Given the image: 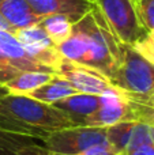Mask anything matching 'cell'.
I'll use <instances>...</instances> for the list:
<instances>
[{"mask_svg": "<svg viewBox=\"0 0 154 155\" xmlns=\"http://www.w3.org/2000/svg\"><path fill=\"white\" fill-rule=\"evenodd\" d=\"M56 48L64 59L97 70L108 79L122 57V44L111 31L97 5L72 25L70 37Z\"/></svg>", "mask_w": 154, "mask_h": 155, "instance_id": "obj_1", "label": "cell"}, {"mask_svg": "<svg viewBox=\"0 0 154 155\" xmlns=\"http://www.w3.org/2000/svg\"><path fill=\"white\" fill-rule=\"evenodd\" d=\"M74 127L60 110L27 95L0 98V131L45 140L52 134Z\"/></svg>", "mask_w": 154, "mask_h": 155, "instance_id": "obj_2", "label": "cell"}, {"mask_svg": "<svg viewBox=\"0 0 154 155\" xmlns=\"http://www.w3.org/2000/svg\"><path fill=\"white\" fill-rule=\"evenodd\" d=\"M109 82L132 95H146L154 90V65L132 46L122 44V57Z\"/></svg>", "mask_w": 154, "mask_h": 155, "instance_id": "obj_3", "label": "cell"}, {"mask_svg": "<svg viewBox=\"0 0 154 155\" xmlns=\"http://www.w3.org/2000/svg\"><path fill=\"white\" fill-rule=\"evenodd\" d=\"M94 3L120 44L132 46L147 33L134 0H94Z\"/></svg>", "mask_w": 154, "mask_h": 155, "instance_id": "obj_4", "label": "cell"}, {"mask_svg": "<svg viewBox=\"0 0 154 155\" xmlns=\"http://www.w3.org/2000/svg\"><path fill=\"white\" fill-rule=\"evenodd\" d=\"M102 143H106V127H70L44 140L52 155H76Z\"/></svg>", "mask_w": 154, "mask_h": 155, "instance_id": "obj_5", "label": "cell"}, {"mask_svg": "<svg viewBox=\"0 0 154 155\" xmlns=\"http://www.w3.org/2000/svg\"><path fill=\"white\" fill-rule=\"evenodd\" d=\"M27 71L56 74L51 68L35 61L23 49L14 33L0 30V86Z\"/></svg>", "mask_w": 154, "mask_h": 155, "instance_id": "obj_6", "label": "cell"}, {"mask_svg": "<svg viewBox=\"0 0 154 155\" xmlns=\"http://www.w3.org/2000/svg\"><path fill=\"white\" fill-rule=\"evenodd\" d=\"M14 35L35 61L51 68L57 74V68L64 57L40 23L16 30Z\"/></svg>", "mask_w": 154, "mask_h": 155, "instance_id": "obj_7", "label": "cell"}, {"mask_svg": "<svg viewBox=\"0 0 154 155\" xmlns=\"http://www.w3.org/2000/svg\"><path fill=\"white\" fill-rule=\"evenodd\" d=\"M57 74L64 78L75 88L76 93L102 95L105 93L119 90L109 82L108 78L97 70L67 59H63V61L60 63Z\"/></svg>", "mask_w": 154, "mask_h": 155, "instance_id": "obj_8", "label": "cell"}, {"mask_svg": "<svg viewBox=\"0 0 154 155\" xmlns=\"http://www.w3.org/2000/svg\"><path fill=\"white\" fill-rule=\"evenodd\" d=\"M120 121H132L130 97L122 90H115L100 95L98 107L86 118L85 127H109Z\"/></svg>", "mask_w": 154, "mask_h": 155, "instance_id": "obj_9", "label": "cell"}, {"mask_svg": "<svg viewBox=\"0 0 154 155\" xmlns=\"http://www.w3.org/2000/svg\"><path fill=\"white\" fill-rule=\"evenodd\" d=\"M41 16L63 15L71 23L79 22L95 7L94 0H26Z\"/></svg>", "mask_w": 154, "mask_h": 155, "instance_id": "obj_10", "label": "cell"}, {"mask_svg": "<svg viewBox=\"0 0 154 155\" xmlns=\"http://www.w3.org/2000/svg\"><path fill=\"white\" fill-rule=\"evenodd\" d=\"M98 104L100 95L76 93L56 102L52 106L60 110L72 123L74 127H85L86 118L94 113V110L98 107Z\"/></svg>", "mask_w": 154, "mask_h": 155, "instance_id": "obj_11", "label": "cell"}, {"mask_svg": "<svg viewBox=\"0 0 154 155\" xmlns=\"http://www.w3.org/2000/svg\"><path fill=\"white\" fill-rule=\"evenodd\" d=\"M0 16L7 22L14 33L19 29L40 23L44 19L26 0H0Z\"/></svg>", "mask_w": 154, "mask_h": 155, "instance_id": "obj_12", "label": "cell"}, {"mask_svg": "<svg viewBox=\"0 0 154 155\" xmlns=\"http://www.w3.org/2000/svg\"><path fill=\"white\" fill-rule=\"evenodd\" d=\"M0 155H52L45 146L33 143V137L0 131Z\"/></svg>", "mask_w": 154, "mask_h": 155, "instance_id": "obj_13", "label": "cell"}, {"mask_svg": "<svg viewBox=\"0 0 154 155\" xmlns=\"http://www.w3.org/2000/svg\"><path fill=\"white\" fill-rule=\"evenodd\" d=\"M74 94H76L75 88L63 76H60L59 74H55L51 80H48L35 90L27 93L26 95L40 102H44V104L53 105L67 97L74 95Z\"/></svg>", "mask_w": 154, "mask_h": 155, "instance_id": "obj_14", "label": "cell"}, {"mask_svg": "<svg viewBox=\"0 0 154 155\" xmlns=\"http://www.w3.org/2000/svg\"><path fill=\"white\" fill-rule=\"evenodd\" d=\"M55 74L49 72H38V71H27L16 78H14L12 80L7 82L4 84V87L7 88L8 94H14V95H26L27 93L38 88L40 86H42L44 83H46L48 80L52 79Z\"/></svg>", "mask_w": 154, "mask_h": 155, "instance_id": "obj_15", "label": "cell"}, {"mask_svg": "<svg viewBox=\"0 0 154 155\" xmlns=\"http://www.w3.org/2000/svg\"><path fill=\"white\" fill-rule=\"evenodd\" d=\"M40 25L44 27L48 37L52 40L55 45H60L70 37L72 31V23L70 19L63 15H48L44 16V19L40 22Z\"/></svg>", "mask_w": 154, "mask_h": 155, "instance_id": "obj_16", "label": "cell"}, {"mask_svg": "<svg viewBox=\"0 0 154 155\" xmlns=\"http://www.w3.org/2000/svg\"><path fill=\"white\" fill-rule=\"evenodd\" d=\"M134 125H135L134 121H120L106 127V143L111 144L119 154L126 153Z\"/></svg>", "mask_w": 154, "mask_h": 155, "instance_id": "obj_17", "label": "cell"}, {"mask_svg": "<svg viewBox=\"0 0 154 155\" xmlns=\"http://www.w3.org/2000/svg\"><path fill=\"white\" fill-rule=\"evenodd\" d=\"M132 48L145 60L154 65V31H147L138 42L134 44Z\"/></svg>", "mask_w": 154, "mask_h": 155, "instance_id": "obj_18", "label": "cell"}, {"mask_svg": "<svg viewBox=\"0 0 154 155\" xmlns=\"http://www.w3.org/2000/svg\"><path fill=\"white\" fill-rule=\"evenodd\" d=\"M141 21L147 31H154V0H141L136 3Z\"/></svg>", "mask_w": 154, "mask_h": 155, "instance_id": "obj_19", "label": "cell"}, {"mask_svg": "<svg viewBox=\"0 0 154 155\" xmlns=\"http://www.w3.org/2000/svg\"><path fill=\"white\" fill-rule=\"evenodd\" d=\"M116 150L112 147L108 143H102V144H95L93 147L87 148V150L82 151V153L76 154V155H117Z\"/></svg>", "mask_w": 154, "mask_h": 155, "instance_id": "obj_20", "label": "cell"}, {"mask_svg": "<svg viewBox=\"0 0 154 155\" xmlns=\"http://www.w3.org/2000/svg\"><path fill=\"white\" fill-rule=\"evenodd\" d=\"M127 155H154V142L147 143V144H142L139 147H135L132 150L126 151Z\"/></svg>", "mask_w": 154, "mask_h": 155, "instance_id": "obj_21", "label": "cell"}, {"mask_svg": "<svg viewBox=\"0 0 154 155\" xmlns=\"http://www.w3.org/2000/svg\"><path fill=\"white\" fill-rule=\"evenodd\" d=\"M132 95V94H131ZM138 101H141L142 104H145V105H147V106H150V107H153L154 109V90L152 91V93H149V94H146V95H134Z\"/></svg>", "mask_w": 154, "mask_h": 155, "instance_id": "obj_22", "label": "cell"}, {"mask_svg": "<svg viewBox=\"0 0 154 155\" xmlns=\"http://www.w3.org/2000/svg\"><path fill=\"white\" fill-rule=\"evenodd\" d=\"M0 30H5V31H11V33H14V31H12V29H11V27L8 26V23L2 18V16H0Z\"/></svg>", "mask_w": 154, "mask_h": 155, "instance_id": "obj_23", "label": "cell"}, {"mask_svg": "<svg viewBox=\"0 0 154 155\" xmlns=\"http://www.w3.org/2000/svg\"><path fill=\"white\" fill-rule=\"evenodd\" d=\"M8 94V91H7V88L4 87V86H0V98H3L4 95H7Z\"/></svg>", "mask_w": 154, "mask_h": 155, "instance_id": "obj_24", "label": "cell"}, {"mask_svg": "<svg viewBox=\"0 0 154 155\" xmlns=\"http://www.w3.org/2000/svg\"><path fill=\"white\" fill-rule=\"evenodd\" d=\"M117 155H127V154H126V153H122V154H117Z\"/></svg>", "mask_w": 154, "mask_h": 155, "instance_id": "obj_25", "label": "cell"}, {"mask_svg": "<svg viewBox=\"0 0 154 155\" xmlns=\"http://www.w3.org/2000/svg\"><path fill=\"white\" fill-rule=\"evenodd\" d=\"M134 2H135V3H139V2H141V0H134Z\"/></svg>", "mask_w": 154, "mask_h": 155, "instance_id": "obj_26", "label": "cell"}]
</instances>
